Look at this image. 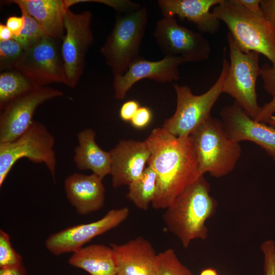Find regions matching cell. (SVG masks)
<instances>
[{
    "mask_svg": "<svg viewBox=\"0 0 275 275\" xmlns=\"http://www.w3.org/2000/svg\"><path fill=\"white\" fill-rule=\"evenodd\" d=\"M151 151L147 162L155 172L157 187L151 206L166 209L201 176L190 136L177 137L162 127L153 129L145 140Z\"/></svg>",
    "mask_w": 275,
    "mask_h": 275,
    "instance_id": "6da1fadb",
    "label": "cell"
},
{
    "mask_svg": "<svg viewBox=\"0 0 275 275\" xmlns=\"http://www.w3.org/2000/svg\"><path fill=\"white\" fill-rule=\"evenodd\" d=\"M210 191V184L203 175L176 198L163 214L167 230L185 249L194 240H205L208 237L206 223L215 214L218 205Z\"/></svg>",
    "mask_w": 275,
    "mask_h": 275,
    "instance_id": "7a4b0ae2",
    "label": "cell"
},
{
    "mask_svg": "<svg viewBox=\"0 0 275 275\" xmlns=\"http://www.w3.org/2000/svg\"><path fill=\"white\" fill-rule=\"evenodd\" d=\"M212 13L226 24L242 51L261 54L275 66V28L262 12H252L236 0H222Z\"/></svg>",
    "mask_w": 275,
    "mask_h": 275,
    "instance_id": "3957f363",
    "label": "cell"
},
{
    "mask_svg": "<svg viewBox=\"0 0 275 275\" xmlns=\"http://www.w3.org/2000/svg\"><path fill=\"white\" fill-rule=\"evenodd\" d=\"M201 175L221 178L235 167L241 154L239 143L227 134L220 120L211 116L190 135Z\"/></svg>",
    "mask_w": 275,
    "mask_h": 275,
    "instance_id": "277c9868",
    "label": "cell"
},
{
    "mask_svg": "<svg viewBox=\"0 0 275 275\" xmlns=\"http://www.w3.org/2000/svg\"><path fill=\"white\" fill-rule=\"evenodd\" d=\"M229 67L230 63L224 56L216 81L208 90L199 95L194 94L187 86L174 84L176 108L174 114L164 121L162 127L176 136H189L211 116V111L223 93Z\"/></svg>",
    "mask_w": 275,
    "mask_h": 275,
    "instance_id": "5b68a950",
    "label": "cell"
},
{
    "mask_svg": "<svg viewBox=\"0 0 275 275\" xmlns=\"http://www.w3.org/2000/svg\"><path fill=\"white\" fill-rule=\"evenodd\" d=\"M148 22L145 6L116 19L114 26L100 51L113 77L123 75L141 56L139 51Z\"/></svg>",
    "mask_w": 275,
    "mask_h": 275,
    "instance_id": "8992f818",
    "label": "cell"
},
{
    "mask_svg": "<svg viewBox=\"0 0 275 275\" xmlns=\"http://www.w3.org/2000/svg\"><path fill=\"white\" fill-rule=\"evenodd\" d=\"M55 139L42 123L33 121L28 129L14 141L0 143V187L14 164L28 158L35 163H44L56 180L57 158Z\"/></svg>",
    "mask_w": 275,
    "mask_h": 275,
    "instance_id": "52a82bcc",
    "label": "cell"
},
{
    "mask_svg": "<svg viewBox=\"0 0 275 275\" xmlns=\"http://www.w3.org/2000/svg\"><path fill=\"white\" fill-rule=\"evenodd\" d=\"M227 40L230 62L223 93L234 98L235 101L254 120L260 109L256 90L257 78L260 75V54L254 51H242L229 32Z\"/></svg>",
    "mask_w": 275,
    "mask_h": 275,
    "instance_id": "ba28073f",
    "label": "cell"
},
{
    "mask_svg": "<svg viewBox=\"0 0 275 275\" xmlns=\"http://www.w3.org/2000/svg\"><path fill=\"white\" fill-rule=\"evenodd\" d=\"M92 18L88 10L76 13L68 9L65 14V35L61 48L66 85L71 88L76 86L84 73L86 53L93 42Z\"/></svg>",
    "mask_w": 275,
    "mask_h": 275,
    "instance_id": "9c48e42d",
    "label": "cell"
},
{
    "mask_svg": "<svg viewBox=\"0 0 275 275\" xmlns=\"http://www.w3.org/2000/svg\"><path fill=\"white\" fill-rule=\"evenodd\" d=\"M59 41L45 36L24 50L14 69L29 79L35 87L52 83L66 85V78Z\"/></svg>",
    "mask_w": 275,
    "mask_h": 275,
    "instance_id": "30bf717a",
    "label": "cell"
},
{
    "mask_svg": "<svg viewBox=\"0 0 275 275\" xmlns=\"http://www.w3.org/2000/svg\"><path fill=\"white\" fill-rule=\"evenodd\" d=\"M153 35L164 56L181 57L185 62L204 61L209 57L208 39L201 33L180 25L175 17L159 19Z\"/></svg>",
    "mask_w": 275,
    "mask_h": 275,
    "instance_id": "8fae6325",
    "label": "cell"
},
{
    "mask_svg": "<svg viewBox=\"0 0 275 275\" xmlns=\"http://www.w3.org/2000/svg\"><path fill=\"white\" fill-rule=\"evenodd\" d=\"M63 95L62 91L48 86L35 87L11 100L0 110V143L17 139L30 127L40 105Z\"/></svg>",
    "mask_w": 275,
    "mask_h": 275,
    "instance_id": "7c38bea8",
    "label": "cell"
},
{
    "mask_svg": "<svg viewBox=\"0 0 275 275\" xmlns=\"http://www.w3.org/2000/svg\"><path fill=\"white\" fill-rule=\"evenodd\" d=\"M129 212L127 207L111 209L97 221L51 234L45 240L46 248L56 256L73 253L95 237L118 227L127 218Z\"/></svg>",
    "mask_w": 275,
    "mask_h": 275,
    "instance_id": "4fadbf2b",
    "label": "cell"
},
{
    "mask_svg": "<svg viewBox=\"0 0 275 275\" xmlns=\"http://www.w3.org/2000/svg\"><path fill=\"white\" fill-rule=\"evenodd\" d=\"M227 135L233 141L253 142L275 161V128L253 119L235 101L219 112Z\"/></svg>",
    "mask_w": 275,
    "mask_h": 275,
    "instance_id": "5bb4252c",
    "label": "cell"
},
{
    "mask_svg": "<svg viewBox=\"0 0 275 275\" xmlns=\"http://www.w3.org/2000/svg\"><path fill=\"white\" fill-rule=\"evenodd\" d=\"M183 63L185 61L181 57L164 56L159 61H150L140 57L123 75L114 77L115 98L123 99L136 82L145 78L162 84L178 80L179 66Z\"/></svg>",
    "mask_w": 275,
    "mask_h": 275,
    "instance_id": "9a60e30c",
    "label": "cell"
},
{
    "mask_svg": "<svg viewBox=\"0 0 275 275\" xmlns=\"http://www.w3.org/2000/svg\"><path fill=\"white\" fill-rule=\"evenodd\" d=\"M112 184L114 188L127 185L139 178L151 155L147 142L121 140L110 151Z\"/></svg>",
    "mask_w": 275,
    "mask_h": 275,
    "instance_id": "2e32d148",
    "label": "cell"
},
{
    "mask_svg": "<svg viewBox=\"0 0 275 275\" xmlns=\"http://www.w3.org/2000/svg\"><path fill=\"white\" fill-rule=\"evenodd\" d=\"M102 179L94 174L74 173L64 181L67 199L81 215L97 211L104 204L105 187Z\"/></svg>",
    "mask_w": 275,
    "mask_h": 275,
    "instance_id": "e0dca14e",
    "label": "cell"
},
{
    "mask_svg": "<svg viewBox=\"0 0 275 275\" xmlns=\"http://www.w3.org/2000/svg\"><path fill=\"white\" fill-rule=\"evenodd\" d=\"M110 246L116 255L117 275H154L157 254L147 239L139 236Z\"/></svg>",
    "mask_w": 275,
    "mask_h": 275,
    "instance_id": "ac0fdd59",
    "label": "cell"
},
{
    "mask_svg": "<svg viewBox=\"0 0 275 275\" xmlns=\"http://www.w3.org/2000/svg\"><path fill=\"white\" fill-rule=\"evenodd\" d=\"M222 0H159L157 2L164 17L177 16L194 23L201 33L215 34L219 31L221 21L211 12L212 7Z\"/></svg>",
    "mask_w": 275,
    "mask_h": 275,
    "instance_id": "d6986e66",
    "label": "cell"
},
{
    "mask_svg": "<svg viewBox=\"0 0 275 275\" xmlns=\"http://www.w3.org/2000/svg\"><path fill=\"white\" fill-rule=\"evenodd\" d=\"M15 4L21 12L34 18L45 35L57 41L65 35L64 16L67 9L64 0H13L6 1Z\"/></svg>",
    "mask_w": 275,
    "mask_h": 275,
    "instance_id": "ffe728a7",
    "label": "cell"
},
{
    "mask_svg": "<svg viewBox=\"0 0 275 275\" xmlns=\"http://www.w3.org/2000/svg\"><path fill=\"white\" fill-rule=\"evenodd\" d=\"M95 138L96 133L92 128L84 129L77 134L73 160L78 170H90L103 179L111 174V154L98 146Z\"/></svg>",
    "mask_w": 275,
    "mask_h": 275,
    "instance_id": "44dd1931",
    "label": "cell"
},
{
    "mask_svg": "<svg viewBox=\"0 0 275 275\" xmlns=\"http://www.w3.org/2000/svg\"><path fill=\"white\" fill-rule=\"evenodd\" d=\"M68 263L90 275H117L116 255L112 248L102 244L83 246L72 253Z\"/></svg>",
    "mask_w": 275,
    "mask_h": 275,
    "instance_id": "7402d4cb",
    "label": "cell"
},
{
    "mask_svg": "<svg viewBox=\"0 0 275 275\" xmlns=\"http://www.w3.org/2000/svg\"><path fill=\"white\" fill-rule=\"evenodd\" d=\"M156 187V174L148 166L141 176L128 185L126 197L136 207L147 210L155 198Z\"/></svg>",
    "mask_w": 275,
    "mask_h": 275,
    "instance_id": "603a6c76",
    "label": "cell"
},
{
    "mask_svg": "<svg viewBox=\"0 0 275 275\" xmlns=\"http://www.w3.org/2000/svg\"><path fill=\"white\" fill-rule=\"evenodd\" d=\"M35 86L19 71L13 69L0 74V110L16 97L29 92Z\"/></svg>",
    "mask_w": 275,
    "mask_h": 275,
    "instance_id": "cb8c5ba5",
    "label": "cell"
},
{
    "mask_svg": "<svg viewBox=\"0 0 275 275\" xmlns=\"http://www.w3.org/2000/svg\"><path fill=\"white\" fill-rule=\"evenodd\" d=\"M154 275H194L182 263L173 249L157 254Z\"/></svg>",
    "mask_w": 275,
    "mask_h": 275,
    "instance_id": "d4e9b609",
    "label": "cell"
},
{
    "mask_svg": "<svg viewBox=\"0 0 275 275\" xmlns=\"http://www.w3.org/2000/svg\"><path fill=\"white\" fill-rule=\"evenodd\" d=\"M24 19V27L20 35L13 37L23 50L33 46L46 36L39 23L27 13L21 12Z\"/></svg>",
    "mask_w": 275,
    "mask_h": 275,
    "instance_id": "484cf974",
    "label": "cell"
},
{
    "mask_svg": "<svg viewBox=\"0 0 275 275\" xmlns=\"http://www.w3.org/2000/svg\"><path fill=\"white\" fill-rule=\"evenodd\" d=\"M24 50L13 39L0 41V69L5 71L14 69Z\"/></svg>",
    "mask_w": 275,
    "mask_h": 275,
    "instance_id": "4316f807",
    "label": "cell"
},
{
    "mask_svg": "<svg viewBox=\"0 0 275 275\" xmlns=\"http://www.w3.org/2000/svg\"><path fill=\"white\" fill-rule=\"evenodd\" d=\"M22 258L14 249L9 235L0 230V268L16 266L22 264Z\"/></svg>",
    "mask_w": 275,
    "mask_h": 275,
    "instance_id": "83f0119b",
    "label": "cell"
},
{
    "mask_svg": "<svg viewBox=\"0 0 275 275\" xmlns=\"http://www.w3.org/2000/svg\"><path fill=\"white\" fill-rule=\"evenodd\" d=\"M263 255L264 275H275V242L271 239L265 240L260 246Z\"/></svg>",
    "mask_w": 275,
    "mask_h": 275,
    "instance_id": "f1b7e54d",
    "label": "cell"
},
{
    "mask_svg": "<svg viewBox=\"0 0 275 275\" xmlns=\"http://www.w3.org/2000/svg\"><path fill=\"white\" fill-rule=\"evenodd\" d=\"M263 82V89L268 94L275 95V66L266 64L260 67V75Z\"/></svg>",
    "mask_w": 275,
    "mask_h": 275,
    "instance_id": "f546056e",
    "label": "cell"
},
{
    "mask_svg": "<svg viewBox=\"0 0 275 275\" xmlns=\"http://www.w3.org/2000/svg\"><path fill=\"white\" fill-rule=\"evenodd\" d=\"M153 113L147 106H140L130 121L132 126L136 129L146 128L151 122Z\"/></svg>",
    "mask_w": 275,
    "mask_h": 275,
    "instance_id": "4dcf8cb0",
    "label": "cell"
},
{
    "mask_svg": "<svg viewBox=\"0 0 275 275\" xmlns=\"http://www.w3.org/2000/svg\"><path fill=\"white\" fill-rule=\"evenodd\" d=\"M140 107L139 102L135 100H129L125 102L119 110L120 119L125 122H130Z\"/></svg>",
    "mask_w": 275,
    "mask_h": 275,
    "instance_id": "1f68e13d",
    "label": "cell"
},
{
    "mask_svg": "<svg viewBox=\"0 0 275 275\" xmlns=\"http://www.w3.org/2000/svg\"><path fill=\"white\" fill-rule=\"evenodd\" d=\"M260 8L265 17L275 28V0H261Z\"/></svg>",
    "mask_w": 275,
    "mask_h": 275,
    "instance_id": "d6a6232c",
    "label": "cell"
},
{
    "mask_svg": "<svg viewBox=\"0 0 275 275\" xmlns=\"http://www.w3.org/2000/svg\"><path fill=\"white\" fill-rule=\"evenodd\" d=\"M275 113V95L268 103L260 107L259 113L256 117L255 120L258 122H264L268 118L274 115Z\"/></svg>",
    "mask_w": 275,
    "mask_h": 275,
    "instance_id": "836d02e7",
    "label": "cell"
},
{
    "mask_svg": "<svg viewBox=\"0 0 275 275\" xmlns=\"http://www.w3.org/2000/svg\"><path fill=\"white\" fill-rule=\"evenodd\" d=\"M6 25L13 34V37L18 36L24 27V17L22 15L20 17L10 16L6 20Z\"/></svg>",
    "mask_w": 275,
    "mask_h": 275,
    "instance_id": "e575fe53",
    "label": "cell"
},
{
    "mask_svg": "<svg viewBox=\"0 0 275 275\" xmlns=\"http://www.w3.org/2000/svg\"><path fill=\"white\" fill-rule=\"evenodd\" d=\"M0 275H28L23 264L9 267L0 268Z\"/></svg>",
    "mask_w": 275,
    "mask_h": 275,
    "instance_id": "d590c367",
    "label": "cell"
},
{
    "mask_svg": "<svg viewBox=\"0 0 275 275\" xmlns=\"http://www.w3.org/2000/svg\"><path fill=\"white\" fill-rule=\"evenodd\" d=\"M249 11L253 13L261 12L260 8L261 0H236Z\"/></svg>",
    "mask_w": 275,
    "mask_h": 275,
    "instance_id": "8d00e7d4",
    "label": "cell"
},
{
    "mask_svg": "<svg viewBox=\"0 0 275 275\" xmlns=\"http://www.w3.org/2000/svg\"><path fill=\"white\" fill-rule=\"evenodd\" d=\"M13 35L6 24L0 23V41L12 39Z\"/></svg>",
    "mask_w": 275,
    "mask_h": 275,
    "instance_id": "74e56055",
    "label": "cell"
},
{
    "mask_svg": "<svg viewBox=\"0 0 275 275\" xmlns=\"http://www.w3.org/2000/svg\"><path fill=\"white\" fill-rule=\"evenodd\" d=\"M199 275H218L216 269L212 268H207L203 269Z\"/></svg>",
    "mask_w": 275,
    "mask_h": 275,
    "instance_id": "f35d334b",
    "label": "cell"
},
{
    "mask_svg": "<svg viewBox=\"0 0 275 275\" xmlns=\"http://www.w3.org/2000/svg\"><path fill=\"white\" fill-rule=\"evenodd\" d=\"M264 123L275 128V115H272L268 118Z\"/></svg>",
    "mask_w": 275,
    "mask_h": 275,
    "instance_id": "ab89813d",
    "label": "cell"
}]
</instances>
